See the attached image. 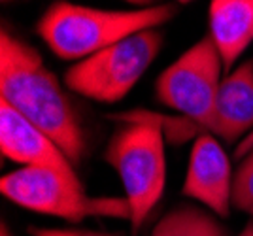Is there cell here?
Here are the masks:
<instances>
[{"label": "cell", "mask_w": 253, "mask_h": 236, "mask_svg": "<svg viewBox=\"0 0 253 236\" xmlns=\"http://www.w3.org/2000/svg\"><path fill=\"white\" fill-rule=\"evenodd\" d=\"M252 63H253V61H252Z\"/></svg>", "instance_id": "obj_20"}, {"label": "cell", "mask_w": 253, "mask_h": 236, "mask_svg": "<svg viewBox=\"0 0 253 236\" xmlns=\"http://www.w3.org/2000/svg\"><path fill=\"white\" fill-rule=\"evenodd\" d=\"M208 25V36L221 55L225 72H232L253 42V0H210Z\"/></svg>", "instance_id": "obj_10"}, {"label": "cell", "mask_w": 253, "mask_h": 236, "mask_svg": "<svg viewBox=\"0 0 253 236\" xmlns=\"http://www.w3.org/2000/svg\"><path fill=\"white\" fill-rule=\"evenodd\" d=\"M179 4H189V2H193V0H178Z\"/></svg>", "instance_id": "obj_18"}, {"label": "cell", "mask_w": 253, "mask_h": 236, "mask_svg": "<svg viewBox=\"0 0 253 236\" xmlns=\"http://www.w3.org/2000/svg\"><path fill=\"white\" fill-rule=\"evenodd\" d=\"M253 127V63L246 61L223 78L211 134L225 142H236Z\"/></svg>", "instance_id": "obj_9"}, {"label": "cell", "mask_w": 253, "mask_h": 236, "mask_svg": "<svg viewBox=\"0 0 253 236\" xmlns=\"http://www.w3.org/2000/svg\"><path fill=\"white\" fill-rule=\"evenodd\" d=\"M159 29L126 36L102 51L78 61L64 74L66 87L89 100L114 104L132 91L163 47Z\"/></svg>", "instance_id": "obj_5"}, {"label": "cell", "mask_w": 253, "mask_h": 236, "mask_svg": "<svg viewBox=\"0 0 253 236\" xmlns=\"http://www.w3.org/2000/svg\"><path fill=\"white\" fill-rule=\"evenodd\" d=\"M165 134L151 123H123L108 140L104 161L117 172L130 206V233L138 235L167 185Z\"/></svg>", "instance_id": "obj_3"}, {"label": "cell", "mask_w": 253, "mask_h": 236, "mask_svg": "<svg viewBox=\"0 0 253 236\" xmlns=\"http://www.w3.org/2000/svg\"><path fill=\"white\" fill-rule=\"evenodd\" d=\"M238 236H253V221H250L248 225L244 227V229H242V233H240V235H238Z\"/></svg>", "instance_id": "obj_16"}, {"label": "cell", "mask_w": 253, "mask_h": 236, "mask_svg": "<svg viewBox=\"0 0 253 236\" xmlns=\"http://www.w3.org/2000/svg\"><path fill=\"white\" fill-rule=\"evenodd\" d=\"M31 236H119L114 233H100V231H82V229H42L31 227Z\"/></svg>", "instance_id": "obj_14"}, {"label": "cell", "mask_w": 253, "mask_h": 236, "mask_svg": "<svg viewBox=\"0 0 253 236\" xmlns=\"http://www.w3.org/2000/svg\"><path fill=\"white\" fill-rule=\"evenodd\" d=\"M0 236H13L10 233V229H8L6 223H2V225H0Z\"/></svg>", "instance_id": "obj_17"}, {"label": "cell", "mask_w": 253, "mask_h": 236, "mask_svg": "<svg viewBox=\"0 0 253 236\" xmlns=\"http://www.w3.org/2000/svg\"><path fill=\"white\" fill-rule=\"evenodd\" d=\"M0 150L6 159L23 166H42L82 182L59 144L4 100H0Z\"/></svg>", "instance_id": "obj_8"}, {"label": "cell", "mask_w": 253, "mask_h": 236, "mask_svg": "<svg viewBox=\"0 0 253 236\" xmlns=\"http://www.w3.org/2000/svg\"><path fill=\"white\" fill-rule=\"evenodd\" d=\"M232 206L253 219V148L244 155L234 172Z\"/></svg>", "instance_id": "obj_13"}, {"label": "cell", "mask_w": 253, "mask_h": 236, "mask_svg": "<svg viewBox=\"0 0 253 236\" xmlns=\"http://www.w3.org/2000/svg\"><path fill=\"white\" fill-rule=\"evenodd\" d=\"M0 191L10 202L29 212L80 223L87 217L130 219L125 197H89L84 183L42 166H23L4 174Z\"/></svg>", "instance_id": "obj_4"}, {"label": "cell", "mask_w": 253, "mask_h": 236, "mask_svg": "<svg viewBox=\"0 0 253 236\" xmlns=\"http://www.w3.org/2000/svg\"><path fill=\"white\" fill-rule=\"evenodd\" d=\"M119 123H151L157 129L163 130V134L174 142V144H181L185 140L193 138L195 134L199 136L206 130L202 129L199 123H195L189 118H167V116H159L153 112H146V110H134V112H125V114H117V116H110Z\"/></svg>", "instance_id": "obj_12"}, {"label": "cell", "mask_w": 253, "mask_h": 236, "mask_svg": "<svg viewBox=\"0 0 253 236\" xmlns=\"http://www.w3.org/2000/svg\"><path fill=\"white\" fill-rule=\"evenodd\" d=\"M149 236H229V231L215 214L181 204L163 215Z\"/></svg>", "instance_id": "obj_11"}, {"label": "cell", "mask_w": 253, "mask_h": 236, "mask_svg": "<svg viewBox=\"0 0 253 236\" xmlns=\"http://www.w3.org/2000/svg\"><path fill=\"white\" fill-rule=\"evenodd\" d=\"M174 4L138 10H98L66 0L53 2L36 23V34L63 61H84L126 36L157 29L176 15Z\"/></svg>", "instance_id": "obj_2"}, {"label": "cell", "mask_w": 253, "mask_h": 236, "mask_svg": "<svg viewBox=\"0 0 253 236\" xmlns=\"http://www.w3.org/2000/svg\"><path fill=\"white\" fill-rule=\"evenodd\" d=\"M0 100L49 134L74 166L84 161L87 142L70 97L36 47L6 27L0 33Z\"/></svg>", "instance_id": "obj_1"}, {"label": "cell", "mask_w": 253, "mask_h": 236, "mask_svg": "<svg viewBox=\"0 0 253 236\" xmlns=\"http://www.w3.org/2000/svg\"><path fill=\"white\" fill-rule=\"evenodd\" d=\"M223 72L221 55L210 36H204L163 70L155 81V97L211 134Z\"/></svg>", "instance_id": "obj_6"}, {"label": "cell", "mask_w": 253, "mask_h": 236, "mask_svg": "<svg viewBox=\"0 0 253 236\" xmlns=\"http://www.w3.org/2000/svg\"><path fill=\"white\" fill-rule=\"evenodd\" d=\"M234 174L227 151L210 132L197 136L189 153L181 193L204 204L217 217H229Z\"/></svg>", "instance_id": "obj_7"}, {"label": "cell", "mask_w": 253, "mask_h": 236, "mask_svg": "<svg viewBox=\"0 0 253 236\" xmlns=\"http://www.w3.org/2000/svg\"><path fill=\"white\" fill-rule=\"evenodd\" d=\"M128 4H134V6H142V8H149V6H157L159 0H125Z\"/></svg>", "instance_id": "obj_15"}, {"label": "cell", "mask_w": 253, "mask_h": 236, "mask_svg": "<svg viewBox=\"0 0 253 236\" xmlns=\"http://www.w3.org/2000/svg\"><path fill=\"white\" fill-rule=\"evenodd\" d=\"M4 2H8V0H4Z\"/></svg>", "instance_id": "obj_19"}]
</instances>
